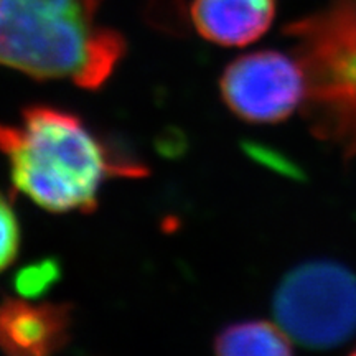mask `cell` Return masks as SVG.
Returning <instances> with one entry per match:
<instances>
[{
    "mask_svg": "<svg viewBox=\"0 0 356 356\" xmlns=\"http://www.w3.org/2000/svg\"><path fill=\"white\" fill-rule=\"evenodd\" d=\"M0 152L15 190L50 213L95 211L106 181L147 173L79 115L55 106H29L19 124H0Z\"/></svg>",
    "mask_w": 356,
    "mask_h": 356,
    "instance_id": "6da1fadb",
    "label": "cell"
},
{
    "mask_svg": "<svg viewBox=\"0 0 356 356\" xmlns=\"http://www.w3.org/2000/svg\"><path fill=\"white\" fill-rule=\"evenodd\" d=\"M104 0H0V65L26 76L99 89L126 40L96 24Z\"/></svg>",
    "mask_w": 356,
    "mask_h": 356,
    "instance_id": "7a4b0ae2",
    "label": "cell"
},
{
    "mask_svg": "<svg viewBox=\"0 0 356 356\" xmlns=\"http://www.w3.org/2000/svg\"><path fill=\"white\" fill-rule=\"evenodd\" d=\"M284 33L304 70L310 131L345 159L356 157V0H330Z\"/></svg>",
    "mask_w": 356,
    "mask_h": 356,
    "instance_id": "3957f363",
    "label": "cell"
},
{
    "mask_svg": "<svg viewBox=\"0 0 356 356\" xmlns=\"http://www.w3.org/2000/svg\"><path fill=\"white\" fill-rule=\"evenodd\" d=\"M275 322L293 343L330 350L356 333V274L327 259L300 264L274 293Z\"/></svg>",
    "mask_w": 356,
    "mask_h": 356,
    "instance_id": "277c9868",
    "label": "cell"
},
{
    "mask_svg": "<svg viewBox=\"0 0 356 356\" xmlns=\"http://www.w3.org/2000/svg\"><path fill=\"white\" fill-rule=\"evenodd\" d=\"M222 102L249 124H279L302 108L307 86L296 56L262 50L236 58L220 79Z\"/></svg>",
    "mask_w": 356,
    "mask_h": 356,
    "instance_id": "5b68a950",
    "label": "cell"
},
{
    "mask_svg": "<svg viewBox=\"0 0 356 356\" xmlns=\"http://www.w3.org/2000/svg\"><path fill=\"white\" fill-rule=\"evenodd\" d=\"M71 307L0 300V350L13 356H47L65 348L71 335Z\"/></svg>",
    "mask_w": 356,
    "mask_h": 356,
    "instance_id": "8992f818",
    "label": "cell"
},
{
    "mask_svg": "<svg viewBox=\"0 0 356 356\" xmlns=\"http://www.w3.org/2000/svg\"><path fill=\"white\" fill-rule=\"evenodd\" d=\"M275 0H193L191 20L208 42L221 47L254 43L273 25Z\"/></svg>",
    "mask_w": 356,
    "mask_h": 356,
    "instance_id": "52a82bcc",
    "label": "cell"
},
{
    "mask_svg": "<svg viewBox=\"0 0 356 356\" xmlns=\"http://www.w3.org/2000/svg\"><path fill=\"white\" fill-rule=\"evenodd\" d=\"M221 356H289L293 341L280 325L267 320H243L225 327L213 341Z\"/></svg>",
    "mask_w": 356,
    "mask_h": 356,
    "instance_id": "ba28073f",
    "label": "cell"
},
{
    "mask_svg": "<svg viewBox=\"0 0 356 356\" xmlns=\"http://www.w3.org/2000/svg\"><path fill=\"white\" fill-rule=\"evenodd\" d=\"M60 277V264L55 259H43L22 267L13 279V287L25 299H37L55 286Z\"/></svg>",
    "mask_w": 356,
    "mask_h": 356,
    "instance_id": "9c48e42d",
    "label": "cell"
},
{
    "mask_svg": "<svg viewBox=\"0 0 356 356\" xmlns=\"http://www.w3.org/2000/svg\"><path fill=\"white\" fill-rule=\"evenodd\" d=\"M20 249V228L15 211L0 193V273L15 261Z\"/></svg>",
    "mask_w": 356,
    "mask_h": 356,
    "instance_id": "30bf717a",
    "label": "cell"
},
{
    "mask_svg": "<svg viewBox=\"0 0 356 356\" xmlns=\"http://www.w3.org/2000/svg\"><path fill=\"white\" fill-rule=\"evenodd\" d=\"M351 355H355V356H356V346L353 348V351H351Z\"/></svg>",
    "mask_w": 356,
    "mask_h": 356,
    "instance_id": "8fae6325",
    "label": "cell"
}]
</instances>
